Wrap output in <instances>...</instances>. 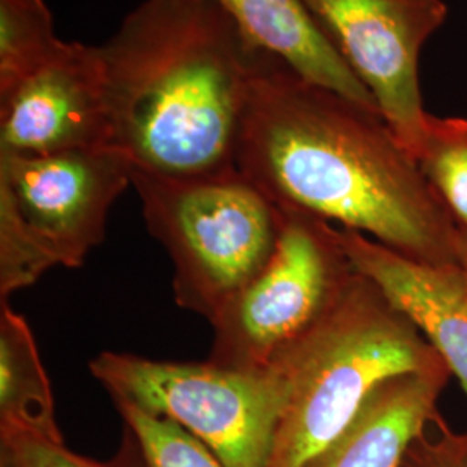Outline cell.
<instances>
[{
  "mask_svg": "<svg viewBox=\"0 0 467 467\" xmlns=\"http://www.w3.org/2000/svg\"><path fill=\"white\" fill-rule=\"evenodd\" d=\"M237 170L277 208L461 265L462 231L383 115L267 50L251 73Z\"/></svg>",
  "mask_w": 467,
  "mask_h": 467,
  "instance_id": "1",
  "label": "cell"
},
{
  "mask_svg": "<svg viewBox=\"0 0 467 467\" xmlns=\"http://www.w3.org/2000/svg\"><path fill=\"white\" fill-rule=\"evenodd\" d=\"M258 49L210 0H144L99 46L113 148L173 179L237 171Z\"/></svg>",
  "mask_w": 467,
  "mask_h": 467,
  "instance_id": "2",
  "label": "cell"
},
{
  "mask_svg": "<svg viewBox=\"0 0 467 467\" xmlns=\"http://www.w3.org/2000/svg\"><path fill=\"white\" fill-rule=\"evenodd\" d=\"M443 358L360 274L317 324L270 366L285 388L267 467H305L388 379Z\"/></svg>",
  "mask_w": 467,
  "mask_h": 467,
  "instance_id": "3",
  "label": "cell"
},
{
  "mask_svg": "<svg viewBox=\"0 0 467 467\" xmlns=\"http://www.w3.org/2000/svg\"><path fill=\"white\" fill-rule=\"evenodd\" d=\"M142 217L173 264L179 306L212 322L272 258L281 212L239 170L173 179L132 170Z\"/></svg>",
  "mask_w": 467,
  "mask_h": 467,
  "instance_id": "4",
  "label": "cell"
},
{
  "mask_svg": "<svg viewBox=\"0 0 467 467\" xmlns=\"http://www.w3.org/2000/svg\"><path fill=\"white\" fill-rule=\"evenodd\" d=\"M88 370L113 401L181 424L225 466H268L285 401L277 370L165 362L118 351H102Z\"/></svg>",
  "mask_w": 467,
  "mask_h": 467,
  "instance_id": "5",
  "label": "cell"
},
{
  "mask_svg": "<svg viewBox=\"0 0 467 467\" xmlns=\"http://www.w3.org/2000/svg\"><path fill=\"white\" fill-rule=\"evenodd\" d=\"M279 212L281 233L267 265L210 322V362L222 368H270L333 308L357 274L339 227L296 210Z\"/></svg>",
  "mask_w": 467,
  "mask_h": 467,
  "instance_id": "6",
  "label": "cell"
},
{
  "mask_svg": "<svg viewBox=\"0 0 467 467\" xmlns=\"http://www.w3.org/2000/svg\"><path fill=\"white\" fill-rule=\"evenodd\" d=\"M416 158L426 119L419 57L449 16L443 0H300Z\"/></svg>",
  "mask_w": 467,
  "mask_h": 467,
  "instance_id": "7",
  "label": "cell"
},
{
  "mask_svg": "<svg viewBox=\"0 0 467 467\" xmlns=\"http://www.w3.org/2000/svg\"><path fill=\"white\" fill-rule=\"evenodd\" d=\"M134 163L117 148L56 154L0 152V198L61 267H80L106 237L113 202L132 185Z\"/></svg>",
  "mask_w": 467,
  "mask_h": 467,
  "instance_id": "8",
  "label": "cell"
},
{
  "mask_svg": "<svg viewBox=\"0 0 467 467\" xmlns=\"http://www.w3.org/2000/svg\"><path fill=\"white\" fill-rule=\"evenodd\" d=\"M113 148L99 46L65 42L47 67L0 98V152Z\"/></svg>",
  "mask_w": 467,
  "mask_h": 467,
  "instance_id": "9",
  "label": "cell"
},
{
  "mask_svg": "<svg viewBox=\"0 0 467 467\" xmlns=\"http://www.w3.org/2000/svg\"><path fill=\"white\" fill-rule=\"evenodd\" d=\"M357 274L374 284L438 351L467 395V274L391 250L366 234L339 227Z\"/></svg>",
  "mask_w": 467,
  "mask_h": 467,
  "instance_id": "10",
  "label": "cell"
},
{
  "mask_svg": "<svg viewBox=\"0 0 467 467\" xmlns=\"http://www.w3.org/2000/svg\"><path fill=\"white\" fill-rule=\"evenodd\" d=\"M445 362L381 384L350 426L305 467H401L420 434L441 418L438 401L451 379Z\"/></svg>",
  "mask_w": 467,
  "mask_h": 467,
  "instance_id": "11",
  "label": "cell"
},
{
  "mask_svg": "<svg viewBox=\"0 0 467 467\" xmlns=\"http://www.w3.org/2000/svg\"><path fill=\"white\" fill-rule=\"evenodd\" d=\"M210 2L233 17L258 49L283 57L306 80L378 109L368 88L333 49L300 0Z\"/></svg>",
  "mask_w": 467,
  "mask_h": 467,
  "instance_id": "12",
  "label": "cell"
},
{
  "mask_svg": "<svg viewBox=\"0 0 467 467\" xmlns=\"http://www.w3.org/2000/svg\"><path fill=\"white\" fill-rule=\"evenodd\" d=\"M0 430L63 438L34 333L7 303H0Z\"/></svg>",
  "mask_w": 467,
  "mask_h": 467,
  "instance_id": "13",
  "label": "cell"
},
{
  "mask_svg": "<svg viewBox=\"0 0 467 467\" xmlns=\"http://www.w3.org/2000/svg\"><path fill=\"white\" fill-rule=\"evenodd\" d=\"M65 42L46 0H0V98L47 67Z\"/></svg>",
  "mask_w": 467,
  "mask_h": 467,
  "instance_id": "14",
  "label": "cell"
},
{
  "mask_svg": "<svg viewBox=\"0 0 467 467\" xmlns=\"http://www.w3.org/2000/svg\"><path fill=\"white\" fill-rule=\"evenodd\" d=\"M416 160L459 229L467 233V118L430 115Z\"/></svg>",
  "mask_w": 467,
  "mask_h": 467,
  "instance_id": "15",
  "label": "cell"
},
{
  "mask_svg": "<svg viewBox=\"0 0 467 467\" xmlns=\"http://www.w3.org/2000/svg\"><path fill=\"white\" fill-rule=\"evenodd\" d=\"M146 467H227L194 434L125 401H115Z\"/></svg>",
  "mask_w": 467,
  "mask_h": 467,
  "instance_id": "16",
  "label": "cell"
},
{
  "mask_svg": "<svg viewBox=\"0 0 467 467\" xmlns=\"http://www.w3.org/2000/svg\"><path fill=\"white\" fill-rule=\"evenodd\" d=\"M0 467H146V462L129 431L117 459L109 464H100L67 451L63 438L0 430Z\"/></svg>",
  "mask_w": 467,
  "mask_h": 467,
  "instance_id": "17",
  "label": "cell"
},
{
  "mask_svg": "<svg viewBox=\"0 0 467 467\" xmlns=\"http://www.w3.org/2000/svg\"><path fill=\"white\" fill-rule=\"evenodd\" d=\"M56 267L49 254L23 225L11 202L0 198V303Z\"/></svg>",
  "mask_w": 467,
  "mask_h": 467,
  "instance_id": "18",
  "label": "cell"
},
{
  "mask_svg": "<svg viewBox=\"0 0 467 467\" xmlns=\"http://www.w3.org/2000/svg\"><path fill=\"white\" fill-rule=\"evenodd\" d=\"M438 433L420 434L401 467H467V433H457L451 426L436 420Z\"/></svg>",
  "mask_w": 467,
  "mask_h": 467,
  "instance_id": "19",
  "label": "cell"
},
{
  "mask_svg": "<svg viewBox=\"0 0 467 467\" xmlns=\"http://www.w3.org/2000/svg\"><path fill=\"white\" fill-rule=\"evenodd\" d=\"M461 267L467 274V233H462V246H461Z\"/></svg>",
  "mask_w": 467,
  "mask_h": 467,
  "instance_id": "20",
  "label": "cell"
}]
</instances>
